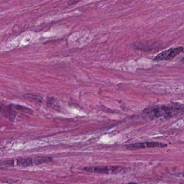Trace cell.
Returning <instances> with one entry per match:
<instances>
[{"label": "cell", "mask_w": 184, "mask_h": 184, "mask_svg": "<svg viewBox=\"0 0 184 184\" xmlns=\"http://www.w3.org/2000/svg\"><path fill=\"white\" fill-rule=\"evenodd\" d=\"M23 97L25 98V100L31 102L38 103V104L42 102V97L39 96V95H34V94H27L24 95Z\"/></svg>", "instance_id": "52a82bcc"}, {"label": "cell", "mask_w": 184, "mask_h": 184, "mask_svg": "<svg viewBox=\"0 0 184 184\" xmlns=\"http://www.w3.org/2000/svg\"><path fill=\"white\" fill-rule=\"evenodd\" d=\"M127 184H138L137 183H134V182H131V183H129Z\"/></svg>", "instance_id": "ba28073f"}, {"label": "cell", "mask_w": 184, "mask_h": 184, "mask_svg": "<svg viewBox=\"0 0 184 184\" xmlns=\"http://www.w3.org/2000/svg\"><path fill=\"white\" fill-rule=\"evenodd\" d=\"M167 146V144L157 141H146L142 143L131 144L126 147L129 150H139L146 148H164Z\"/></svg>", "instance_id": "277c9868"}, {"label": "cell", "mask_w": 184, "mask_h": 184, "mask_svg": "<svg viewBox=\"0 0 184 184\" xmlns=\"http://www.w3.org/2000/svg\"><path fill=\"white\" fill-rule=\"evenodd\" d=\"M183 51H184V50H183ZM184 52H183V53H184Z\"/></svg>", "instance_id": "9c48e42d"}, {"label": "cell", "mask_w": 184, "mask_h": 184, "mask_svg": "<svg viewBox=\"0 0 184 184\" xmlns=\"http://www.w3.org/2000/svg\"><path fill=\"white\" fill-rule=\"evenodd\" d=\"M53 158L49 157H38L34 158H19L16 160V166L18 167H28L30 166L39 165L44 163L51 162ZM15 161V160H14Z\"/></svg>", "instance_id": "7a4b0ae2"}, {"label": "cell", "mask_w": 184, "mask_h": 184, "mask_svg": "<svg viewBox=\"0 0 184 184\" xmlns=\"http://www.w3.org/2000/svg\"><path fill=\"white\" fill-rule=\"evenodd\" d=\"M1 112L5 117L8 119L11 122L15 121L17 113L13 109V107L11 105L8 106H1Z\"/></svg>", "instance_id": "8992f818"}, {"label": "cell", "mask_w": 184, "mask_h": 184, "mask_svg": "<svg viewBox=\"0 0 184 184\" xmlns=\"http://www.w3.org/2000/svg\"><path fill=\"white\" fill-rule=\"evenodd\" d=\"M179 108L175 106H156L147 108L144 110L143 113L151 118L159 117L170 118L175 115L179 111Z\"/></svg>", "instance_id": "6da1fadb"}, {"label": "cell", "mask_w": 184, "mask_h": 184, "mask_svg": "<svg viewBox=\"0 0 184 184\" xmlns=\"http://www.w3.org/2000/svg\"><path fill=\"white\" fill-rule=\"evenodd\" d=\"M184 48L183 47H178L176 48H172L169 50L164 51L158 54L154 58L155 61H164L170 60L173 58L179 53L183 51Z\"/></svg>", "instance_id": "5b68a950"}, {"label": "cell", "mask_w": 184, "mask_h": 184, "mask_svg": "<svg viewBox=\"0 0 184 184\" xmlns=\"http://www.w3.org/2000/svg\"><path fill=\"white\" fill-rule=\"evenodd\" d=\"M86 171L99 174H117L123 171L124 168L120 166H95L87 167L84 169Z\"/></svg>", "instance_id": "3957f363"}]
</instances>
